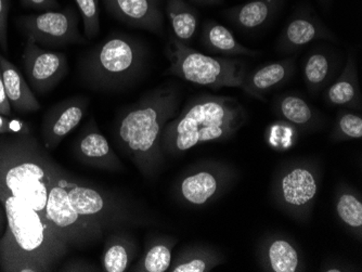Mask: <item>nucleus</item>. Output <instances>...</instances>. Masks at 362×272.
I'll return each mask as SVG.
<instances>
[{"label":"nucleus","mask_w":362,"mask_h":272,"mask_svg":"<svg viewBox=\"0 0 362 272\" xmlns=\"http://www.w3.org/2000/svg\"><path fill=\"white\" fill-rule=\"evenodd\" d=\"M7 228L0 237V271H54L70 253L50 223L0 184Z\"/></svg>","instance_id":"obj_1"},{"label":"nucleus","mask_w":362,"mask_h":272,"mask_svg":"<svg viewBox=\"0 0 362 272\" xmlns=\"http://www.w3.org/2000/svg\"><path fill=\"white\" fill-rule=\"evenodd\" d=\"M179 105L180 93L175 85L160 87L128 107L117 124L119 147L146 177L156 176L164 164L160 136Z\"/></svg>","instance_id":"obj_2"},{"label":"nucleus","mask_w":362,"mask_h":272,"mask_svg":"<svg viewBox=\"0 0 362 272\" xmlns=\"http://www.w3.org/2000/svg\"><path fill=\"white\" fill-rule=\"evenodd\" d=\"M245 110L229 95H201L170 119L160 136L164 155H179L205 142L228 139L243 125Z\"/></svg>","instance_id":"obj_3"},{"label":"nucleus","mask_w":362,"mask_h":272,"mask_svg":"<svg viewBox=\"0 0 362 272\" xmlns=\"http://www.w3.org/2000/svg\"><path fill=\"white\" fill-rule=\"evenodd\" d=\"M59 167L32 133L0 135V184L46 220L49 186Z\"/></svg>","instance_id":"obj_4"},{"label":"nucleus","mask_w":362,"mask_h":272,"mask_svg":"<svg viewBox=\"0 0 362 272\" xmlns=\"http://www.w3.org/2000/svg\"><path fill=\"white\" fill-rule=\"evenodd\" d=\"M146 57V48L139 40L127 35L112 36L83 60L81 78L97 90L124 88L139 76Z\"/></svg>","instance_id":"obj_5"},{"label":"nucleus","mask_w":362,"mask_h":272,"mask_svg":"<svg viewBox=\"0 0 362 272\" xmlns=\"http://www.w3.org/2000/svg\"><path fill=\"white\" fill-rule=\"evenodd\" d=\"M168 57L170 68L166 74L192 84L213 89L242 88L245 79L246 66L241 59L206 56L175 37L170 38L168 44Z\"/></svg>","instance_id":"obj_6"},{"label":"nucleus","mask_w":362,"mask_h":272,"mask_svg":"<svg viewBox=\"0 0 362 272\" xmlns=\"http://www.w3.org/2000/svg\"><path fill=\"white\" fill-rule=\"evenodd\" d=\"M61 172L62 170L59 167L49 186L47 220L70 249H81L95 244L103 239L105 230L95 221L81 216L74 210L69 198L68 190L61 180Z\"/></svg>","instance_id":"obj_7"},{"label":"nucleus","mask_w":362,"mask_h":272,"mask_svg":"<svg viewBox=\"0 0 362 272\" xmlns=\"http://www.w3.org/2000/svg\"><path fill=\"white\" fill-rule=\"evenodd\" d=\"M63 186L68 190L71 204L81 216L97 223L105 230L126 225L146 223L130 207L107 192H101L88 184L77 182L64 172H61Z\"/></svg>","instance_id":"obj_8"},{"label":"nucleus","mask_w":362,"mask_h":272,"mask_svg":"<svg viewBox=\"0 0 362 272\" xmlns=\"http://www.w3.org/2000/svg\"><path fill=\"white\" fill-rule=\"evenodd\" d=\"M16 23L26 38L42 46L64 47L86 42L79 33L78 17L73 7L23 16Z\"/></svg>","instance_id":"obj_9"},{"label":"nucleus","mask_w":362,"mask_h":272,"mask_svg":"<svg viewBox=\"0 0 362 272\" xmlns=\"http://www.w3.org/2000/svg\"><path fill=\"white\" fill-rule=\"evenodd\" d=\"M22 61L30 88L40 95L54 89L68 73L64 54L42 49L30 38H26Z\"/></svg>","instance_id":"obj_10"},{"label":"nucleus","mask_w":362,"mask_h":272,"mask_svg":"<svg viewBox=\"0 0 362 272\" xmlns=\"http://www.w3.org/2000/svg\"><path fill=\"white\" fill-rule=\"evenodd\" d=\"M89 100L84 97L66 99L47 113L42 121V136L45 148L54 150L84 119Z\"/></svg>","instance_id":"obj_11"},{"label":"nucleus","mask_w":362,"mask_h":272,"mask_svg":"<svg viewBox=\"0 0 362 272\" xmlns=\"http://www.w3.org/2000/svg\"><path fill=\"white\" fill-rule=\"evenodd\" d=\"M112 17L126 25L162 35L164 13L160 0H103Z\"/></svg>","instance_id":"obj_12"},{"label":"nucleus","mask_w":362,"mask_h":272,"mask_svg":"<svg viewBox=\"0 0 362 272\" xmlns=\"http://www.w3.org/2000/svg\"><path fill=\"white\" fill-rule=\"evenodd\" d=\"M333 40L331 30L322 23L311 9L300 8L282 30L278 42V49L281 52H296L302 47L310 44L316 40Z\"/></svg>","instance_id":"obj_13"},{"label":"nucleus","mask_w":362,"mask_h":272,"mask_svg":"<svg viewBox=\"0 0 362 272\" xmlns=\"http://www.w3.org/2000/svg\"><path fill=\"white\" fill-rule=\"evenodd\" d=\"M318 192V182L314 172L304 166H296L284 172L279 184V196L290 210H303L308 206Z\"/></svg>","instance_id":"obj_14"},{"label":"nucleus","mask_w":362,"mask_h":272,"mask_svg":"<svg viewBox=\"0 0 362 272\" xmlns=\"http://www.w3.org/2000/svg\"><path fill=\"white\" fill-rule=\"evenodd\" d=\"M286 0H249L223 10L226 19L241 30H252L269 23L282 10Z\"/></svg>","instance_id":"obj_15"},{"label":"nucleus","mask_w":362,"mask_h":272,"mask_svg":"<svg viewBox=\"0 0 362 272\" xmlns=\"http://www.w3.org/2000/svg\"><path fill=\"white\" fill-rule=\"evenodd\" d=\"M77 158L87 165L110 172L123 170V163L107 138L97 129L83 134L76 146Z\"/></svg>","instance_id":"obj_16"},{"label":"nucleus","mask_w":362,"mask_h":272,"mask_svg":"<svg viewBox=\"0 0 362 272\" xmlns=\"http://www.w3.org/2000/svg\"><path fill=\"white\" fill-rule=\"evenodd\" d=\"M0 68L3 74L6 95L11 107L20 113H30L40 109V103L13 63L0 54Z\"/></svg>","instance_id":"obj_17"},{"label":"nucleus","mask_w":362,"mask_h":272,"mask_svg":"<svg viewBox=\"0 0 362 272\" xmlns=\"http://www.w3.org/2000/svg\"><path fill=\"white\" fill-rule=\"evenodd\" d=\"M223 178L213 170H199L188 175L179 184V194L185 202L194 206L206 204L217 196Z\"/></svg>","instance_id":"obj_18"},{"label":"nucleus","mask_w":362,"mask_h":272,"mask_svg":"<svg viewBox=\"0 0 362 272\" xmlns=\"http://www.w3.org/2000/svg\"><path fill=\"white\" fill-rule=\"evenodd\" d=\"M293 71V59L269 63L254 71L249 76H245L242 88L250 95L260 98L262 93H267L286 82L292 76Z\"/></svg>","instance_id":"obj_19"},{"label":"nucleus","mask_w":362,"mask_h":272,"mask_svg":"<svg viewBox=\"0 0 362 272\" xmlns=\"http://www.w3.org/2000/svg\"><path fill=\"white\" fill-rule=\"evenodd\" d=\"M202 42L209 52L221 56L255 57L259 54L256 50L242 46L229 28L216 21L205 22L202 30Z\"/></svg>","instance_id":"obj_20"},{"label":"nucleus","mask_w":362,"mask_h":272,"mask_svg":"<svg viewBox=\"0 0 362 272\" xmlns=\"http://www.w3.org/2000/svg\"><path fill=\"white\" fill-rule=\"evenodd\" d=\"M165 13L176 40L187 44L194 37L199 13L190 4L185 0H166Z\"/></svg>","instance_id":"obj_21"},{"label":"nucleus","mask_w":362,"mask_h":272,"mask_svg":"<svg viewBox=\"0 0 362 272\" xmlns=\"http://www.w3.org/2000/svg\"><path fill=\"white\" fill-rule=\"evenodd\" d=\"M327 103L339 107H356L360 105L359 86L355 61L349 58L346 68L334 84L331 85L325 95Z\"/></svg>","instance_id":"obj_22"},{"label":"nucleus","mask_w":362,"mask_h":272,"mask_svg":"<svg viewBox=\"0 0 362 272\" xmlns=\"http://www.w3.org/2000/svg\"><path fill=\"white\" fill-rule=\"evenodd\" d=\"M135 255V247L130 240L123 237H110L103 255V268L105 272H124Z\"/></svg>","instance_id":"obj_23"},{"label":"nucleus","mask_w":362,"mask_h":272,"mask_svg":"<svg viewBox=\"0 0 362 272\" xmlns=\"http://www.w3.org/2000/svg\"><path fill=\"white\" fill-rule=\"evenodd\" d=\"M268 265L274 272H295L300 267L298 251L288 241L276 239L267 249Z\"/></svg>","instance_id":"obj_24"},{"label":"nucleus","mask_w":362,"mask_h":272,"mask_svg":"<svg viewBox=\"0 0 362 272\" xmlns=\"http://www.w3.org/2000/svg\"><path fill=\"white\" fill-rule=\"evenodd\" d=\"M174 243L160 240L156 241L142 257L140 263L133 268L134 271L165 272L170 270L173 263L172 249Z\"/></svg>","instance_id":"obj_25"},{"label":"nucleus","mask_w":362,"mask_h":272,"mask_svg":"<svg viewBox=\"0 0 362 272\" xmlns=\"http://www.w3.org/2000/svg\"><path fill=\"white\" fill-rule=\"evenodd\" d=\"M279 115L294 125L304 126L310 123L315 117L314 110L296 95H286L276 103Z\"/></svg>","instance_id":"obj_26"},{"label":"nucleus","mask_w":362,"mask_h":272,"mask_svg":"<svg viewBox=\"0 0 362 272\" xmlns=\"http://www.w3.org/2000/svg\"><path fill=\"white\" fill-rule=\"evenodd\" d=\"M330 59L327 54L323 52H311L309 54L305 61L303 74L310 93H318L322 88L330 75Z\"/></svg>","instance_id":"obj_27"},{"label":"nucleus","mask_w":362,"mask_h":272,"mask_svg":"<svg viewBox=\"0 0 362 272\" xmlns=\"http://www.w3.org/2000/svg\"><path fill=\"white\" fill-rule=\"evenodd\" d=\"M217 265V256L202 249H191L179 254L170 265L172 272H206Z\"/></svg>","instance_id":"obj_28"},{"label":"nucleus","mask_w":362,"mask_h":272,"mask_svg":"<svg viewBox=\"0 0 362 272\" xmlns=\"http://www.w3.org/2000/svg\"><path fill=\"white\" fill-rule=\"evenodd\" d=\"M337 212L341 220L353 229L362 226V203L351 194H343L337 203Z\"/></svg>","instance_id":"obj_29"},{"label":"nucleus","mask_w":362,"mask_h":272,"mask_svg":"<svg viewBox=\"0 0 362 272\" xmlns=\"http://www.w3.org/2000/svg\"><path fill=\"white\" fill-rule=\"evenodd\" d=\"M84 23L85 37L91 40L100 33L99 0H74Z\"/></svg>","instance_id":"obj_30"},{"label":"nucleus","mask_w":362,"mask_h":272,"mask_svg":"<svg viewBox=\"0 0 362 272\" xmlns=\"http://www.w3.org/2000/svg\"><path fill=\"white\" fill-rule=\"evenodd\" d=\"M337 129L344 137L360 139L362 137V117L351 112H341L337 117Z\"/></svg>","instance_id":"obj_31"},{"label":"nucleus","mask_w":362,"mask_h":272,"mask_svg":"<svg viewBox=\"0 0 362 272\" xmlns=\"http://www.w3.org/2000/svg\"><path fill=\"white\" fill-rule=\"evenodd\" d=\"M30 133V126L21 119H9L0 114V135H16Z\"/></svg>","instance_id":"obj_32"},{"label":"nucleus","mask_w":362,"mask_h":272,"mask_svg":"<svg viewBox=\"0 0 362 272\" xmlns=\"http://www.w3.org/2000/svg\"><path fill=\"white\" fill-rule=\"evenodd\" d=\"M9 16V0H0V47L7 52V28Z\"/></svg>","instance_id":"obj_33"},{"label":"nucleus","mask_w":362,"mask_h":272,"mask_svg":"<svg viewBox=\"0 0 362 272\" xmlns=\"http://www.w3.org/2000/svg\"><path fill=\"white\" fill-rule=\"evenodd\" d=\"M20 1L24 7L35 11L45 12L60 9L58 0H20Z\"/></svg>","instance_id":"obj_34"},{"label":"nucleus","mask_w":362,"mask_h":272,"mask_svg":"<svg viewBox=\"0 0 362 272\" xmlns=\"http://www.w3.org/2000/svg\"><path fill=\"white\" fill-rule=\"evenodd\" d=\"M0 114L7 115V117L11 114V105H10L7 95H6L1 68H0Z\"/></svg>","instance_id":"obj_35"},{"label":"nucleus","mask_w":362,"mask_h":272,"mask_svg":"<svg viewBox=\"0 0 362 272\" xmlns=\"http://www.w3.org/2000/svg\"><path fill=\"white\" fill-rule=\"evenodd\" d=\"M7 228V216H6L4 205L0 203V237H3Z\"/></svg>","instance_id":"obj_36"},{"label":"nucleus","mask_w":362,"mask_h":272,"mask_svg":"<svg viewBox=\"0 0 362 272\" xmlns=\"http://www.w3.org/2000/svg\"><path fill=\"white\" fill-rule=\"evenodd\" d=\"M190 1L200 6H217L223 3V0H190Z\"/></svg>","instance_id":"obj_37"},{"label":"nucleus","mask_w":362,"mask_h":272,"mask_svg":"<svg viewBox=\"0 0 362 272\" xmlns=\"http://www.w3.org/2000/svg\"><path fill=\"white\" fill-rule=\"evenodd\" d=\"M319 3L322 4L325 7H329L332 4V0H319Z\"/></svg>","instance_id":"obj_38"}]
</instances>
